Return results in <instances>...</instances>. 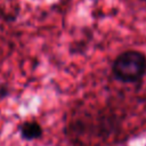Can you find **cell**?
Returning a JSON list of instances; mask_svg holds the SVG:
<instances>
[{
  "mask_svg": "<svg viewBox=\"0 0 146 146\" xmlns=\"http://www.w3.org/2000/svg\"><path fill=\"white\" fill-rule=\"evenodd\" d=\"M18 131H19L21 138L29 141L40 139L43 135V129L41 124L34 120L24 121L23 123H21L18 125Z\"/></svg>",
  "mask_w": 146,
  "mask_h": 146,
  "instance_id": "2",
  "label": "cell"
},
{
  "mask_svg": "<svg viewBox=\"0 0 146 146\" xmlns=\"http://www.w3.org/2000/svg\"><path fill=\"white\" fill-rule=\"evenodd\" d=\"M112 74L122 83H137L146 74V56L138 50H125L112 63Z\"/></svg>",
  "mask_w": 146,
  "mask_h": 146,
  "instance_id": "1",
  "label": "cell"
}]
</instances>
